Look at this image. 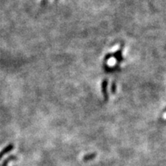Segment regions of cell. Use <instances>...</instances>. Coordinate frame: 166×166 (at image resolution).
<instances>
[{"mask_svg":"<svg viewBox=\"0 0 166 166\" xmlns=\"http://www.w3.org/2000/svg\"><path fill=\"white\" fill-rule=\"evenodd\" d=\"M16 156H15V155L9 156L7 159H6V160L3 162V165H2V166H7L8 163H9V162H11V161H13V160H16Z\"/></svg>","mask_w":166,"mask_h":166,"instance_id":"obj_2","label":"cell"},{"mask_svg":"<svg viewBox=\"0 0 166 166\" xmlns=\"http://www.w3.org/2000/svg\"><path fill=\"white\" fill-rule=\"evenodd\" d=\"M13 148H14V145H13V144H10V145H7L6 147H5L4 148H3V150L0 152V159L4 156L6 154L9 153V152H11L12 150H13Z\"/></svg>","mask_w":166,"mask_h":166,"instance_id":"obj_1","label":"cell"},{"mask_svg":"<svg viewBox=\"0 0 166 166\" xmlns=\"http://www.w3.org/2000/svg\"><path fill=\"white\" fill-rule=\"evenodd\" d=\"M94 157H95V154H94V155H87V156H85L84 157V160L85 161H86V160H88V158H93Z\"/></svg>","mask_w":166,"mask_h":166,"instance_id":"obj_3","label":"cell"}]
</instances>
